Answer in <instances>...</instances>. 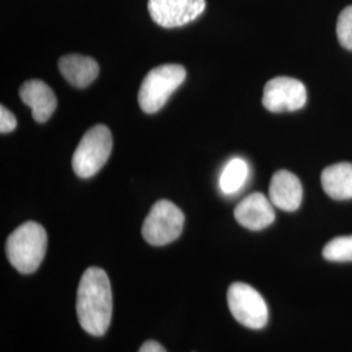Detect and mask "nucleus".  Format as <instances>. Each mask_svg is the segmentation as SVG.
I'll list each match as a JSON object with an SVG mask.
<instances>
[{"label":"nucleus","mask_w":352,"mask_h":352,"mask_svg":"<svg viewBox=\"0 0 352 352\" xmlns=\"http://www.w3.org/2000/svg\"><path fill=\"white\" fill-rule=\"evenodd\" d=\"M250 175L248 164L243 158H232L225 166L221 177H219V187L225 195H234L239 192L245 184Z\"/></svg>","instance_id":"obj_14"},{"label":"nucleus","mask_w":352,"mask_h":352,"mask_svg":"<svg viewBox=\"0 0 352 352\" xmlns=\"http://www.w3.org/2000/svg\"><path fill=\"white\" fill-rule=\"evenodd\" d=\"M206 7L205 0H149L154 23L162 28H179L196 20Z\"/></svg>","instance_id":"obj_8"},{"label":"nucleus","mask_w":352,"mask_h":352,"mask_svg":"<svg viewBox=\"0 0 352 352\" xmlns=\"http://www.w3.org/2000/svg\"><path fill=\"white\" fill-rule=\"evenodd\" d=\"M58 67L64 78L75 88H87L100 74V65L93 58L78 54L62 56Z\"/></svg>","instance_id":"obj_12"},{"label":"nucleus","mask_w":352,"mask_h":352,"mask_svg":"<svg viewBox=\"0 0 352 352\" xmlns=\"http://www.w3.org/2000/svg\"><path fill=\"white\" fill-rule=\"evenodd\" d=\"M337 36L344 49L352 50V6L346 7L340 12L337 23Z\"/></svg>","instance_id":"obj_16"},{"label":"nucleus","mask_w":352,"mask_h":352,"mask_svg":"<svg viewBox=\"0 0 352 352\" xmlns=\"http://www.w3.org/2000/svg\"><path fill=\"white\" fill-rule=\"evenodd\" d=\"M47 251V234L37 222H26L17 227L8 236L6 253L13 267L32 274L42 264Z\"/></svg>","instance_id":"obj_2"},{"label":"nucleus","mask_w":352,"mask_h":352,"mask_svg":"<svg viewBox=\"0 0 352 352\" xmlns=\"http://www.w3.org/2000/svg\"><path fill=\"white\" fill-rule=\"evenodd\" d=\"M184 221V214L174 202L160 200L153 205L144 221L142 236L151 245H167L180 236Z\"/></svg>","instance_id":"obj_5"},{"label":"nucleus","mask_w":352,"mask_h":352,"mask_svg":"<svg viewBox=\"0 0 352 352\" xmlns=\"http://www.w3.org/2000/svg\"><path fill=\"white\" fill-rule=\"evenodd\" d=\"M113 151V135L106 126L90 128L76 148L72 167L76 175L88 179L96 175Z\"/></svg>","instance_id":"obj_4"},{"label":"nucleus","mask_w":352,"mask_h":352,"mask_svg":"<svg viewBox=\"0 0 352 352\" xmlns=\"http://www.w3.org/2000/svg\"><path fill=\"white\" fill-rule=\"evenodd\" d=\"M186 68L179 64H164L145 76L139 91V104L144 113L160 111L173 93L186 80Z\"/></svg>","instance_id":"obj_3"},{"label":"nucleus","mask_w":352,"mask_h":352,"mask_svg":"<svg viewBox=\"0 0 352 352\" xmlns=\"http://www.w3.org/2000/svg\"><path fill=\"white\" fill-rule=\"evenodd\" d=\"M234 217L241 226L251 231H260L274 222L276 212L270 199L261 192H256L238 204Z\"/></svg>","instance_id":"obj_9"},{"label":"nucleus","mask_w":352,"mask_h":352,"mask_svg":"<svg viewBox=\"0 0 352 352\" xmlns=\"http://www.w3.org/2000/svg\"><path fill=\"white\" fill-rule=\"evenodd\" d=\"M322 256L331 263H352V235L330 240L322 251Z\"/></svg>","instance_id":"obj_15"},{"label":"nucleus","mask_w":352,"mask_h":352,"mask_svg":"<svg viewBox=\"0 0 352 352\" xmlns=\"http://www.w3.org/2000/svg\"><path fill=\"white\" fill-rule=\"evenodd\" d=\"M17 126V119L8 109L4 106L0 107V132L10 133Z\"/></svg>","instance_id":"obj_17"},{"label":"nucleus","mask_w":352,"mask_h":352,"mask_svg":"<svg viewBox=\"0 0 352 352\" xmlns=\"http://www.w3.org/2000/svg\"><path fill=\"white\" fill-rule=\"evenodd\" d=\"M227 302L231 315L245 327L263 329L267 324V305L257 289L243 282L232 283L227 291Z\"/></svg>","instance_id":"obj_6"},{"label":"nucleus","mask_w":352,"mask_h":352,"mask_svg":"<svg viewBox=\"0 0 352 352\" xmlns=\"http://www.w3.org/2000/svg\"><path fill=\"white\" fill-rule=\"evenodd\" d=\"M269 199L280 210H298L302 200V187L299 177L287 170L277 171L270 182Z\"/></svg>","instance_id":"obj_10"},{"label":"nucleus","mask_w":352,"mask_h":352,"mask_svg":"<svg viewBox=\"0 0 352 352\" xmlns=\"http://www.w3.org/2000/svg\"><path fill=\"white\" fill-rule=\"evenodd\" d=\"M139 352H167L166 351V349H164V346L161 344V343H158V342H155V340H146L142 346H141V349H140Z\"/></svg>","instance_id":"obj_18"},{"label":"nucleus","mask_w":352,"mask_h":352,"mask_svg":"<svg viewBox=\"0 0 352 352\" xmlns=\"http://www.w3.org/2000/svg\"><path fill=\"white\" fill-rule=\"evenodd\" d=\"M20 98L32 109L33 119L38 123H46L58 106L52 89L41 80L24 82L20 88Z\"/></svg>","instance_id":"obj_11"},{"label":"nucleus","mask_w":352,"mask_h":352,"mask_svg":"<svg viewBox=\"0 0 352 352\" xmlns=\"http://www.w3.org/2000/svg\"><path fill=\"white\" fill-rule=\"evenodd\" d=\"M76 311L81 327L94 337H101L111 324L113 292L110 279L101 267H89L82 274Z\"/></svg>","instance_id":"obj_1"},{"label":"nucleus","mask_w":352,"mask_h":352,"mask_svg":"<svg viewBox=\"0 0 352 352\" xmlns=\"http://www.w3.org/2000/svg\"><path fill=\"white\" fill-rule=\"evenodd\" d=\"M307 103V89L302 81L292 77H274L266 82L263 104L270 113L300 110Z\"/></svg>","instance_id":"obj_7"},{"label":"nucleus","mask_w":352,"mask_h":352,"mask_svg":"<svg viewBox=\"0 0 352 352\" xmlns=\"http://www.w3.org/2000/svg\"><path fill=\"white\" fill-rule=\"evenodd\" d=\"M321 184L333 200H351L352 164L340 162L327 167L321 175Z\"/></svg>","instance_id":"obj_13"}]
</instances>
